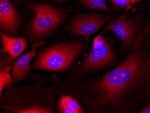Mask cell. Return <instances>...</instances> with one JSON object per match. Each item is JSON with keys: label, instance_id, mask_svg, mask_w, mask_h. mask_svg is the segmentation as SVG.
Masks as SVG:
<instances>
[{"label": "cell", "instance_id": "7a4b0ae2", "mask_svg": "<svg viewBox=\"0 0 150 113\" xmlns=\"http://www.w3.org/2000/svg\"><path fill=\"white\" fill-rule=\"evenodd\" d=\"M4 90L0 97V108L6 113H57V87H45L38 82L11 86Z\"/></svg>", "mask_w": 150, "mask_h": 113}, {"label": "cell", "instance_id": "6da1fadb", "mask_svg": "<svg viewBox=\"0 0 150 113\" xmlns=\"http://www.w3.org/2000/svg\"><path fill=\"white\" fill-rule=\"evenodd\" d=\"M138 38L119 65L102 77H85L69 91L88 113H131L150 97V52Z\"/></svg>", "mask_w": 150, "mask_h": 113}, {"label": "cell", "instance_id": "7c38bea8", "mask_svg": "<svg viewBox=\"0 0 150 113\" xmlns=\"http://www.w3.org/2000/svg\"><path fill=\"white\" fill-rule=\"evenodd\" d=\"M13 61L8 55L0 59V97L2 95L3 90L11 86L13 82L10 74L12 68L11 64Z\"/></svg>", "mask_w": 150, "mask_h": 113}, {"label": "cell", "instance_id": "3957f363", "mask_svg": "<svg viewBox=\"0 0 150 113\" xmlns=\"http://www.w3.org/2000/svg\"><path fill=\"white\" fill-rule=\"evenodd\" d=\"M28 8L36 16L30 21L25 30L28 41L33 43L45 39L56 33L66 21L70 11L46 1L27 3Z\"/></svg>", "mask_w": 150, "mask_h": 113}, {"label": "cell", "instance_id": "277c9868", "mask_svg": "<svg viewBox=\"0 0 150 113\" xmlns=\"http://www.w3.org/2000/svg\"><path fill=\"white\" fill-rule=\"evenodd\" d=\"M117 60L111 44L103 36L98 35L93 40L90 54L81 63L73 65L69 70L64 79L63 88L70 91L87 75L109 68Z\"/></svg>", "mask_w": 150, "mask_h": 113}, {"label": "cell", "instance_id": "5b68a950", "mask_svg": "<svg viewBox=\"0 0 150 113\" xmlns=\"http://www.w3.org/2000/svg\"><path fill=\"white\" fill-rule=\"evenodd\" d=\"M86 49L85 45L78 40L59 42L39 51L30 68L46 71H66L71 68Z\"/></svg>", "mask_w": 150, "mask_h": 113}, {"label": "cell", "instance_id": "9a60e30c", "mask_svg": "<svg viewBox=\"0 0 150 113\" xmlns=\"http://www.w3.org/2000/svg\"><path fill=\"white\" fill-rule=\"evenodd\" d=\"M139 113H150V104L148 105L145 107L144 109L139 111Z\"/></svg>", "mask_w": 150, "mask_h": 113}, {"label": "cell", "instance_id": "8992f818", "mask_svg": "<svg viewBox=\"0 0 150 113\" xmlns=\"http://www.w3.org/2000/svg\"><path fill=\"white\" fill-rule=\"evenodd\" d=\"M112 18L110 15L97 12L78 14L71 20L66 29L69 31L71 36H81L88 42L90 36Z\"/></svg>", "mask_w": 150, "mask_h": 113}, {"label": "cell", "instance_id": "ba28073f", "mask_svg": "<svg viewBox=\"0 0 150 113\" xmlns=\"http://www.w3.org/2000/svg\"><path fill=\"white\" fill-rule=\"evenodd\" d=\"M21 16L10 0H0V29L11 37L17 36L20 25Z\"/></svg>", "mask_w": 150, "mask_h": 113}, {"label": "cell", "instance_id": "30bf717a", "mask_svg": "<svg viewBox=\"0 0 150 113\" xmlns=\"http://www.w3.org/2000/svg\"><path fill=\"white\" fill-rule=\"evenodd\" d=\"M2 48V55L6 54L14 61L22 54L28 44V39L26 37H11L2 31L0 32Z\"/></svg>", "mask_w": 150, "mask_h": 113}, {"label": "cell", "instance_id": "52a82bcc", "mask_svg": "<svg viewBox=\"0 0 150 113\" xmlns=\"http://www.w3.org/2000/svg\"><path fill=\"white\" fill-rule=\"evenodd\" d=\"M105 31H111L121 39V51H127L133 48L137 41V27L131 18L124 16L112 18L104 28Z\"/></svg>", "mask_w": 150, "mask_h": 113}, {"label": "cell", "instance_id": "9c48e42d", "mask_svg": "<svg viewBox=\"0 0 150 113\" xmlns=\"http://www.w3.org/2000/svg\"><path fill=\"white\" fill-rule=\"evenodd\" d=\"M46 44L45 39L32 43L31 50L20 56L17 60L12 63L11 75L15 82H22L31 72L30 62L37 54V48Z\"/></svg>", "mask_w": 150, "mask_h": 113}, {"label": "cell", "instance_id": "5bb4252c", "mask_svg": "<svg viewBox=\"0 0 150 113\" xmlns=\"http://www.w3.org/2000/svg\"><path fill=\"white\" fill-rule=\"evenodd\" d=\"M115 6L119 7H125L133 3V0H111Z\"/></svg>", "mask_w": 150, "mask_h": 113}, {"label": "cell", "instance_id": "8fae6325", "mask_svg": "<svg viewBox=\"0 0 150 113\" xmlns=\"http://www.w3.org/2000/svg\"><path fill=\"white\" fill-rule=\"evenodd\" d=\"M56 110L59 113H83L85 110L81 104L71 94L60 96L56 105Z\"/></svg>", "mask_w": 150, "mask_h": 113}, {"label": "cell", "instance_id": "4fadbf2b", "mask_svg": "<svg viewBox=\"0 0 150 113\" xmlns=\"http://www.w3.org/2000/svg\"><path fill=\"white\" fill-rule=\"evenodd\" d=\"M82 6L90 9L104 11H110L106 4V0H80Z\"/></svg>", "mask_w": 150, "mask_h": 113}, {"label": "cell", "instance_id": "e0dca14e", "mask_svg": "<svg viewBox=\"0 0 150 113\" xmlns=\"http://www.w3.org/2000/svg\"><path fill=\"white\" fill-rule=\"evenodd\" d=\"M136 1V0H133V3H134V2H135Z\"/></svg>", "mask_w": 150, "mask_h": 113}, {"label": "cell", "instance_id": "2e32d148", "mask_svg": "<svg viewBox=\"0 0 150 113\" xmlns=\"http://www.w3.org/2000/svg\"><path fill=\"white\" fill-rule=\"evenodd\" d=\"M50 1H53L58 5H60L61 4H63L69 0H50Z\"/></svg>", "mask_w": 150, "mask_h": 113}]
</instances>
